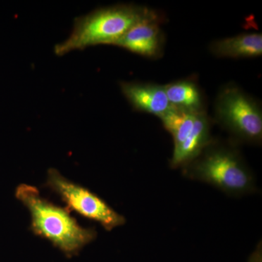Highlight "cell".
I'll return each mask as SVG.
<instances>
[{"label":"cell","instance_id":"obj_10","mask_svg":"<svg viewBox=\"0 0 262 262\" xmlns=\"http://www.w3.org/2000/svg\"><path fill=\"white\" fill-rule=\"evenodd\" d=\"M170 106L193 113H205L204 101L198 84L192 80H179L164 85Z\"/></svg>","mask_w":262,"mask_h":262},{"label":"cell","instance_id":"obj_2","mask_svg":"<svg viewBox=\"0 0 262 262\" xmlns=\"http://www.w3.org/2000/svg\"><path fill=\"white\" fill-rule=\"evenodd\" d=\"M15 196L31 215V228L36 235L48 239L66 256L77 254L86 245L94 241L96 232L77 223L67 208L56 206L43 198L37 188L22 184Z\"/></svg>","mask_w":262,"mask_h":262},{"label":"cell","instance_id":"obj_4","mask_svg":"<svg viewBox=\"0 0 262 262\" xmlns=\"http://www.w3.org/2000/svg\"><path fill=\"white\" fill-rule=\"evenodd\" d=\"M217 122L238 141L259 144L262 113L259 103L234 84L223 88L215 103Z\"/></svg>","mask_w":262,"mask_h":262},{"label":"cell","instance_id":"obj_8","mask_svg":"<svg viewBox=\"0 0 262 262\" xmlns=\"http://www.w3.org/2000/svg\"><path fill=\"white\" fill-rule=\"evenodd\" d=\"M211 129V120L206 112L198 114L194 126L187 139L178 148L173 149L170 160V168H184L196 159L213 140Z\"/></svg>","mask_w":262,"mask_h":262},{"label":"cell","instance_id":"obj_7","mask_svg":"<svg viewBox=\"0 0 262 262\" xmlns=\"http://www.w3.org/2000/svg\"><path fill=\"white\" fill-rule=\"evenodd\" d=\"M122 94L136 111L160 117L170 108L164 85L137 82H121Z\"/></svg>","mask_w":262,"mask_h":262},{"label":"cell","instance_id":"obj_11","mask_svg":"<svg viewBox=\"0 0 262 262\" xmlns=\"http://www.w3.org/2000/svg\"><path fill=\"white\" fill-rule=\"evenodd\" d=\"M198 114L199 113H190L170 106L168 111L160 117L165 130L173 137L174 149L178 148L187 139L194 126Z\"/></svg>","mask_w":262,"mask_h":262},{"label":"cell","instance_id":"obj_1","mask_svg":"<svg viewBox=\"0 0 262 262\" xmlns=\"http://www.w3.org/2000/svg\"><path fill=\"white\" fill-rule=\"evenodd\" d=\"M160 17L154 10L134 4L97 8L77 17L67 39L54 47L57 56L97 45H115L136 24Z\"/></svg>","mask_w":262,"mask_h":262},{"label":"cell","instance_id":"obj_5","mask_svg":"<svg viewBox=\"0 0 262 262\" xmlns=\"http://www.w3.org/2000/svg\"><path fill=\"white\" fill-rule=\"evenodd\" d=\"M46 186L61 196L67 209L95 221L106 231L125 225V217L117 213L106 201L85 187L71 182L56 169L48 170Z\"/></svg>","mask_w":262,"mask_h":262},{"label":"cell","instance_id":"obj_9","mask_svg":"<svg viewBox=\"0 0 262 262\" xmlns=\"http://www.w3.org/2000/svg\"><path fill=\"white\" fill-rule=\"evenodd\" d=\"M210 51L215 56L227 58L261 56L262 35L258 33H252L219 39L211 43Z\"/></svg>","mask_w":262,"mask_h":262},{"label":"cell","instance_id":"obj_6","mask_svg":"<svg viewBox=\"0 0 262 262\" xmlns=\"http://www.w3.org/2000/svg\"><path fill=\"white\" fill-rule=\"evenodd\" d=\"M161 18L147 19L136 24L114 46L148 58L160 56L163 51V37L160 27Z\"/></svg>","mask_w":262,"mask_h":262},{"label":"cell","instance_id":"obj_3","mask_svg":"<svg viewBox=\"0 0 262 262\" xmlns=\"http://www.w3.org/2000/svg\"><path fill=\"white\" fill-rule=\"evenodd\" d=\"M187 179L206 183L229 196H241L256 190V180L238 150L214 140L201 155L182 168Z\"/></svg>","mask_w":262,"mask_h":262}]
</instances>
